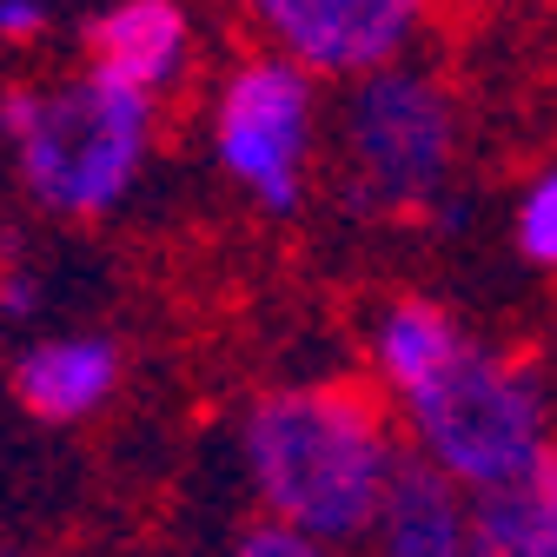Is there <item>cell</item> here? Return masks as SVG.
I'll return each instance as SVG.
<instances>
[{
	"instance_id": "obj_1",
	"label": "cell",
	"mask_w": 557,
	"mask_h": 557,
	"mask_svg": "<svg viewBox=\"0 0 557 557\" xmlns=\"http://www.w3.org/2000/svg\"><path fill=\"white\" fill-rule=\"evenodd\" d=\"M246 484L265 511L293 518L325 550L372 537L398 445L366 392L352 385H293L265 392L246 411Z\"/></svg>"
},
{
	"instance_id": "obj_2",
	"label": "cell",
	"mask_w": 557,
	"mask_h": 557,
	"mask_svg": "<svg viewBox=\"0 0 557 557\" xmlns=\"http://www.w3.org/2000/svg\"><path fill=\"white\" fill-rule=\"evenodd\" d=\"M0 139L14 147L34 206L60 220H107L153 153V94L94 66L60 87H8Z\"/></svg>"
},
{
	"instance_id": "obj_3",
	"label": "cell",
	"mask_w": 557,
	"mask_h": 557,
	"mask_svg": "<svg viewBox=\"0 0 557 557\" xmlns=\"http://www.w3.org/2000/svg\"><path fill=\"white\" fill-rule=\"evenodd\" d=\"M398 405H405L411 445L438 458L465 492H498V484L544 471L557 445L544 379L518 359L484 352L478 338H465L432 379L398 392Z\"/></svg>"
},
{
	"instance_id": "obj_4",
	"label": "cell",
	"mask_w": 557,
	"mask_h": 557,
	"mask_svg": "<svg viewBox=\"0 0 557 557\" xmlns=\"http://www.w3.org/2000/svg\"><path fill=\"white\" fill-rule=\"evenodd\" d=\"M458 166V100L445 81L392 60L359 74L338 107V180L352 213H432Z\"/></svg>"
},
{
	"instance_id": "obj_5",
	"label": "cell",
	"mask_w": 557,
	"mask_h": 557,
	"mask_svg": "<svg viewBox=\"0 0 557 557\" xmlns=\"http://www.w3.org/2000/svg\"><path fill=\"white\" fill-rule=\"evenodd\" d=\"M319 153V74L293 53H252L213 94V160L259 206V213H299Z\"/></svg>"
},
{
	"instance_id": "obj_6",
	"label": "cell",
	"mask_w": 557,
	"mask_h": 557,
	"mask_svg": "<svg viewBox=\"0 0 557 557\" xmlns=\"http://www.w3.org/2000/svg\"><path fill=\"white\" fill-rule=\"evenodd\" d=\"M246 21L319 81H359L418 47L432 0H246Z\"/></svg>"
},
{
	"instance_id": "obj_7",
	"label": "cell",
	"mask_w": 557,
	"mask_h": 557,
	"mask_svg": "<svg viewBox=\"0 0 557 557\" xmlns=\"http://www.w3.org/2000/svg\"><path fill=\"white\" fill-rule=\"evenodd\" d=\"M372 544L392 557H465L471 544V492L425 451H398L385 498L372 518Z\"/></svg>"
},
{
	"instance_id": "obj_8",
	"label": "cell",
	"mask_w": 557,
	"mask_h": 557,
	"mask_svg": "<svg viewBox=\"0 0 557 557\" xmlns=\"http://www.w3.org/2000/svg\"><path fill=\"white\" fill-rule=\"evenodd\" d=\"M186 60H193V27L173 0H120L100 21H87V66L120 87L166 100L186 81Z\"/></svg>"
},
{
	"instance_id": "obj_9",
	"label": "cell",
	"mask_w": 557,
	"mask_h": 557,
	"mask_svg": "<svg viewBox=\"0 0 557 557\" xmlns=\"http://www.w3.org/2000/svg\"><path fill=\"white\" fill-rule=\"evenodd\" d=\"M14 392L47 425H81L120 392V345L113 338H40L14 366Z\"/></svg>"
},
{
	"instance_id": "obj_10",
	"label": "cell",
	"mask_w": 557,
	"mask_h": 557,
	"mask_svg": "<svg viewBox=\"0 0 557 557\" xmlns=\"http://www.w3.org/2000/svg\"><path fill=\"white\" fill-rule=\"evenodd\" d=\"M471 544L492 550V557H557V484H550V471H531L518 484H498V492H471Z\"/></svg>"
},
{
	"instance_id": "obj_11",
	"label": "cell",
	"mask_w": 557,
	"mask_h": 557,
	"mask_svg": "<svg viewBox=\"0 0 557 557\" xmlns=\"http://www.w3.org/2000/svg\"><path fill=\"white\" fill-rule=\"evenodd\" d=\"M458 345H465V332H458V319L445 306L398 299V306H385V319L372 332V366H379V379L392 392H411L418 379H432Z\"/></svg>"
},
{
	"instance_id": "obj_12",
	"label": "cell",
	"mask_w": 557,
	"mask_h": 557,
	"mask_svg": "<svg viewBox=\"0 0 557 557\" xmlns=\"http://www.w3.org/2000/svg\"><path fill=\"white\" fill-rule=\"evenodd\" d=\"M511 233H518V252H524L531 265H550V272H557V166L524 186Z\"/></svg>"
},
{
	"instance_id": "obj_13",
	"label": "cell",
	"mask_w": 557,
	"mask_h": 557,
	"mask_svg": "<svg viewBox=\"0 0 557 557\" xmlns=\"http://www.w3.org/2000/svg\"><path fill=\"white\" fill-rule=\"evenodd\" d=\"M239 550L246 557H312V550H325L312 531H299L293 518H278V511H265V518H252L246 531H239Z\"/></svg>"
},
{
	"instance_id": "obj_14",
	"label": "cell",
	"mask_w": 557,
	"mask_h": 557,
	"mask_svg": "<svg viewBox=\"0 0 557 557\" xmlns=\"http://www.w3.org/2000/svg\"><path fill=\"white\" fill-rule=\"evenodd\" d=\"M47 34V8L40 0H0V40L8 47H27Z\"/></svg>"
},
{
	"instance_id": "obj_15",
	"label": "cell",
	"mask_w": 557,
	"mask_h": 557,
	"mask_svg": "<svg viewBox=\"0 0 557 557\" xmlns=\"http://www.w3.org/2000/svg\"><path fill=\"white\" fill-rule=\"evenodd\" d=\"M40 306V286H34V272H0V319H27Z\"/></svg>"
},
{
	"instance_id": "obj_16",
	"label": "cell",
	"mask_w": 557,
	"mask_h": 557,
	"mask_svg": "<svg viewBox=\"0 0 557 557\" xmlns=\"http://www.w3.org/2000/svg\"><path fill=\"white\" fill-rule=\"evenodd\" d=\"M458 8H498V0H458Z\"/></svg>"
},
{
	"instance_id": "obj_17",
	"label": "cell",
	"mask_w": 557,
	"mask_h": 557,
	"mask_svg": "<svg viewBox=\"0 0 557 557\" xmlns=\"http://www.w3.org/2000/svg\"><path fill=\"white\" fill-rule=\"evenodd\" d=\"M544 471H550V484H557V445H550V465H544Z\"/></svg>"
}]
</instances>
